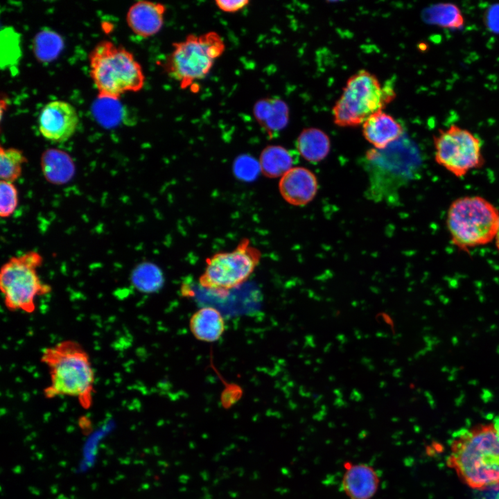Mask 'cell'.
Masks as SVG:
<instances>
[{
  "instance_id": "obj_13",
  "label": "cell",
  "mask_w": 499,
  "mask_h": 499,
  "mask_svg": "<svg viewBox=\"0 0 499 499\" xmlns=\"http://www.w3.org/2000/svg\"><path fill=\"white\" fill-rule=\"evenodd\" d=\"M166 6L161 3L138 1L127 12L126 21L130 30L142 37L158 33L164 23Z\"/></svg>"
},
{
  "instance_id": "obj_29",
  "label": "cell",
  "mask_w": 499,
  "mask_h": 499,
  "mask_svg": "<svg viewBox=\"0 0 499 499\" xmlns=\"http://www.w3.org/2000/svg\"><path fill=\"white\" fill-rule=\"evenodd\" d=\"M493 423L494 425V427H495L498 434L499 435V416L496 419V420L494 421V422Z\"/></svg>"
},
{
  "instance_id": "obj_1",
  "label": "cell",
  "mask_w": 499,
  "mask_h": 499,
  "mask_svg": "<svg viewBox=\"0 0 499 499\" xmlns=\"http://www.w3.org/2000/svg\"><path fill=\"white\" fill-rule=\"evenodd\" d=\"M450 448L447 464L462 482L480 491L499 488V435L493 423L460 430Z\"/></svg>"
},
{
  "instance_id": "obj_5",
  "label": "cell",
  "mask_w": 499,
  "mask_h": 499,
  "mask_svg": "<svg viewBox=\"0 0 499 499\" xmlns=\"http://www.w3.org/2000/svg\"><path fill=\"white\" fill-rule=\"evenodd\" d=\"M172 46L163 69L182 89L205 78L225 51L223 39L215 31L189 34L184 40L173 42Z\"/></svg>"
},
{
  "instance_id": "obj_7",
  "label": "cell",
  "mask_w": 499,
  "mask_h": 499,
  "mask_svg": "<svg viewBox=\"0 0 499 499\" xmlns=\"http://www.w3.org/2000/svg\"><path fill=\"white\" fill-rule=\"evenodd\" d=\"M261 252L243 238L236 247L216 252L205 260V268L199 277L200 286L220 297L243 285L253 274L261 259Z\"/></svg>"
},
{
  "instance_id": "obj_21",
  "label": "cell",
  "mask_w": 499,
  "mask_h": 499,
  "mask_svg": "<svg viewBox=\"0 0 499 499\" xmlns=\"http://www.w3.org/2000/svg\"><path fill=\"white\" fill-rule=\"evenodd\" d=\"M64 46L62 37L55 31L45 29L37 33L33 40V51L35 58L42 62L56 59Z\"/></svg>"
},
{
  "instance_id": "obj_20",
  "label": "cell",
  "mask_w": 499,
  "mask_h": 499,
  "mask_svg": "<svg viewBox=\"0 0 499 499\" xmlns=\"http://www.w3.org/2000/svg\"><path fill=\"white\" fill-rule=\"evenodd\" d=\"M424 21L446 28H460L464 22L459 8L452 3L433 5L422 13Z\"/></svg>"
},
{
  "instance_id": "obj_11",
  "label": "cell",
  "mask_w": 499,
  "mask_h": 499,
  "mask_svg": "<svg viewBox=\"0 0 499 499\" xmlns=\"http://www.w3.org/2000/svg\"><path fill=\"white\" fill-rule=\"evenodd\" d=\"M318 182L315 174L304 167L296 166L283 175L279 182L281 195L290 204L304 206L315 196Z\"/></svg>"
},
{
  "instance_id": "obj_19",
  "label": "cell",
  "mask_w": 499,
  "mask_h": 499,
  "mask_svg": "<svg viewBox=\"0 0 499 499\" xmlns=\"http://www.w3.org/2000/svg\"><path fill=\"white\" fill-rule=\"evenodd\" d=\"M293 154L281 146H268L261 152L259 165L261 172L269 178L282 177L293 168Z\"/></svg>"
},
{
  "instance_id": "obj_12",
  "label": "cell",
  "mask_w": 499,
  "mask_h": 499,
  "mask_svg": "<svg viewBox=\"0 0 499 499\" xmlns=\"http://www.w3.org/2000/svg\"><path fill=\"white\" fill-rule=\"evenodd\" d=\"M344 469L342 488L349 499H371L375 496L380 478L371 466L347 462Z\"/></svg>"
},
{
  "instance_id": "obj_27",
  "label": "cell",
  "mask_w": 499,
  "mask_h": 499,
  "mask_svg": "<svg viewBox=\"0 0 499 499\" xmlns=\"http://www.w3.org/2000/svg\"><path fill=\"white\" fill-rule=\"evenodd\" d=\"M485 24L491 31L499 33V4L493 5L487 10Z\"/></svg>"
},
{
  "instance_id": "obj_23",
  "label": "cell",
  "mask_w": 499,
  "mask_h": 499,
  "mask_svg": "<svg viewBox=\"0 0 499 499\" xmlns=\"http://www.w3.org/2000/svg\"><path fill=\"white\" fill-rule=\"evenodd\" d=\"M28 161L22 150L15 148H0L1 180L14 182L22 173V167Z\"/></svg>"
},
{
  "instance_id": "obj_3",
  "label": "cell",
  "mask_w": 499,
  "mask_h": 499,
  "mask_svg": "<svg viewBox=\"0 0 499 499\" xmlns=\"http://www.w3.org/2000/svg\"><path fill=\"white\" fill-rule=\"evenodd\" d=\"M89 74L99 99L117 100L126 92H137L145 84L140 63L125 47L110 40L98 42L89 55Z\"/></svg>"
},
{
  "instance_id": "obj_8",
  "label": "cell",
  "mask_w": 499,
  "mask_h": 499,
  "mask_svg": "<svg viewBox=\"0 0 499 499\" xmlns=\"http://www.w3.org/2000/svg\"><path fill=\"white\" fill-rule=\"evenodd\" d=\"M42 263L39 252L29 251L11 257L2 265L0 288L8 309L31 313L35 310L36 298L51 291L37 272Z\"/></svg>"
},
{
  "instance_id": "obj_28",
  "label": "cell",
  "mask_w": 499,
  "mask_h": 499,
  "mask_svg": "<svg viewBox=\"0 0 499 499\" xmlns=\"http://www.w3.org/2000/svg\"><path fill=\"white\" fill-rule=\"evenodd\" d=\"M494 240H495L496 248L499 252V224H498V230H497Z\"/></svg>"
},
{
  "instance_id": "obj_10",
  "label": "cell",
  "mask_w": 499,
  "mask_h": 499,
  "mask_svg": "<svg viewBox=\"0 0 499 499\" xmlns=\"http://www.w3.org/2000/svg\"><path fill=\"white\" fill-rule=\"evenodd\" d=\"M79 123L76 108L64 100H53L42 109L38 119L40 134L52 142H64L75 133Z\"/></svg>"
},
{
  "instance_id": "obj_6",
  "label": "cell",
  "mask_w": 499,
  "mask_h": 499,
  "mask_svg": "<svg viewBox=\"0 0 499 499\" xmlns=\"http://www.w3.org/2000/svg\"><path fill=\"white\" fill-rule=\"evenodd\" d=\"M395 96L391 83L382 85L375 75L360 70L348 79L333 107L334 123L340 127L358 126L383 111Z\"/></svg>"
},
{
  "instance_id": "obj_2",
  "label": "cell",
  "mask_w": 499,
  "mask_h": 499,
  "mask_svg": "<svg viewBox=\"0 0 499 499\" xmlns=\"http://www.w3.org/2000/svg\"><path fill=\"white\" fill-rule=\"evenodd\" d=\"M41 361L47 367L50 385L44 389L46 398L68 396L89 406L94 394L95 374L89 356L74 340H67L43 349Z\"/></svg>"
},
{
  "instance_id": "obj_22",
  "label": "cell",
  "mask_w": 499,
  "mask_h": 499,
  "mask_svg": "<svg viewBox=\"0 0 499 499\" xmlns=\"http://www.w3.org/2000/svg\"><path fill=\"white\" fill-rule=\"evenodd\" d=\"M132 284L137 290L145 293H152L159 290L164 283L161 269L155 264L143 262L139 264L132 274Z\"/></svg>"
},
{
  "instance_id": "obj_4",
  "label": "cell",
  "mask_w": 499,
  "mask_h": 499,
  "mask_svg": "<svg viewBox=\"0 0 499 499\" xmlns=\"http://www.w3.org/2000/svg\"><path fill=\"white\" fill-rule=\"evenodd\" d=\"M446 224L453 244L459 250L467 252L495 239L499 211L482 196H463L450 203Z\"/></svg>"
},
{
  "instance_id": "obj_30",
  "label": "cell",
  "mask_w": 499,
  "mask_h": 499,
  "mask_svg": "<svg viewBox=\"0 0 499 499\" xmlns=\"http://www.w3.org/2000/svg\"><path fill=\"white\" fill-rule=\"evenodd\" d=\"M57 499H74V498H69L68 496L61 494L57 498Z\"/></svg>"
},
{
  "instance_id": "obj_25",
  "label": "cell",
  "mask_w": 499,
  "mask_h": 499,
  "mask_svg": "<svg viewBox=\"0 0 499 499\" xmlns=\"http://www.w3.org/2000/svg\"><path fill=\"white\" fill-rule=\"evenodd\" d=\"M261 171L259 162L249 155H241L236 158L234 164V172L236 176L245 181L254 180Z\"/></svg>"
},
{
  "instance_id": "obj_24",
  "label": "cell",
  "mask_w": 499,
  "mask_h": 499,
  "mask_svg": "<svg viewBox=\"0 0 499 499\" xmlns=\"http://www.w3.org/2000/svg\"><path fill=\"white\" fill-rule=\"evenodd\" d=\"M18 191L12 182L1 180L0 182V216L3 218L10 217L18 205Z\"/></svg>"
},
{
  "instance_id": "obj_9",
  "label": "cell",
  "mask_w": 499,
  "mask_h": 499,
  "mask_svg": "<svg viewBox=\"0 0 499 499\" xmlns=\"http://www.w3.org/2000/svg\"><path fill=\"white\" fill-rule=\"evenodd\" d=\"M435 159L457 177L482 168L485 159L481 139L467 129L453 124L433 135Z\"/></svg>"
},
{
  "instance_id": "obj_26",
  "label": "cell",
  "mask_w": 499,
  "mask_h": 499,
  "mask_svg": "<svg viewBox=\"0 0 499 499\" xmlns=\"http://www.w3.org/2000/svg\"><path fill=\"white\" fill-rule=\"evenodd\" d=\"M250 3L248 0H216L217 8L227 13H235L246 8Z\"/></svg>"
},
{
  "instance_id": "obj_17",
  "label": "cell",
  "mask_w": 499,
  "mask_h": 499,
  "mask_svg": "<svg viewBox=\"0 0 499 499\" xmlns=\"http://www.w3.org/2000/svg\"><path fill=\"white\" fill-rule=\"evenodd\" d=\"M41 168L45 179L54 184L69 182L76 172L71 157L58 148H49L44 151L41 157Z\"/></svg>"
},
{
  "instance_id": "obj_14",
  "label": "cell",
  "mask_w": 499,
  "mask_h": 499,
  "mask_svg": "<svg viewBox=\"0 0 499 499\" xmlns=\"http://www.w3.org/2000/svg\"><path fill=\"white\" fill-rule=\"evenodd\" d=\"M362 133L374 148L383 150L402 137L404 130L391 115L380 111L370 116L362 123Z\"/></svg>"
},
{
  "instance_id": "obj_18",
  "label": "cell",
  "mask_w": 499,
  "mask_h": 499,
  "mask_svg": "<svg viewBox=\"0 0 499 499\" xmlns=\"http://www.w3.org/2000/svg\"><path fill=\"white\" fill-rule=\"evenodd\" d=\"M296 146L304 159L310 163H317L328 155L331 142L329 136L322 130L308 128L301 132Z\"/></svg>"
},
{
  "instance_id": "obj_16",
  "label": "cell",
  "mask_w": 499,
  "mask_h": 499,
  "mask_svg": "<svg viewBox=\"0 0 499 499\" xmlns=\"http://www.w3.org/2000/svg\"><path fill=\"white\" fill-rule=\"evenodd\" d=\"M189 327L193 335L206 342L218 341L225 330V323L220 312L211 306L196 310L190 318Z\"/></svg>"
},
{
  "instance_id": "obj_15",
  "label": "cell",
  "mask_w": 499,
  "mask_h": 499,
  "mask_svg": "<svg viewBox=\"0 0 499 499\" xmlns=\"http://www.w3.org/2000/svg\"><path fill=\"white\" fill-rule=\"evenodd\" d=\"M254 116L270 137L283 130L289 121V108L286 103L277 97L257 100L253 107Z\"/></svg>"
}]
</instances>
